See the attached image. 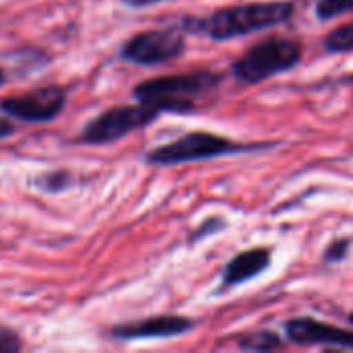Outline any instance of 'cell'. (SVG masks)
Instances as JSON below:
<instances>
[{"label": "cell", "mask_w": 353, "mask_h": 353, "mask_svg": "<svg viewBox=\"0 0 353 353\" xmlns=\"http://www.w3.org/2000/svg\"><path fill=\"white\" fill-rule=\"evenodd\" d=\"M294 2L273 0V2H248L238 6H225L213 10L203 19H188L182 29L205 33L213 41H228L232 37L248 35L254 31L277 27L294 17Z\"/></svg>", "instance_id": "cell-1"}, {"label": "cell", "mask_w": 353, "mask_h": 353, "mask_svg": "<svg viewBox=\"0 0 353 353\" xmlns=\"http://www.w3.org/2000/svg\"><path fill=\"white\" fill-rule=\"evenodd\" d=\"M221 83V77L213 70H194L172 77H157L143 81L134 87L132 95L141 103H149L163 112L186 114L194 112L199 97L215 91Z\"/></svg>", "instance_id": "cell-2"}, {"label": "cell", "mask_w": 353, "mask_h": 353, "mask_svg": "<svg viewBox=\"0 0 353 353\" xmlns=\"http://www.w3.org/2000/svg\"><path fill=\"white\" fill-rule=\"evenodd\" d=\"M302 60V43L290 37H267L250 46L238 60L232 62L234 77L244 85H256L277 77Z\"/></svg>", "instance_id": "cell-3"}, {"label": "cell", "mask_w": 353, "mask_h": 353, "mask_svg": "<svg viewBox=\"0 0 353 353\" xmlns=\"http://www.w3.org/2000/svg\"><path fill=\"white\" fill-rule=\"evenodd\" d=\"M256 149L254 145H240L230 141L228 137H219L213 132H188L168 145L151 149L145 159L151 165H178V163H190V161H201V159H213V157H223L232 153H242V151H252Z\"/></svg>", "instance_id": "cell-4"}, {"label": "cell", "mask_w": 353, "mask_h": 353, "mask_svg": "<svg viewBox=\"0 0 353 353\" xmlns=\"http://www.w3.org/2000/svg\"><path fill=\"white\" fill-rule=\"evenodd\" d=\"M161 112L149 103H137V105H116L93 118L83 132L79 134V143L83 145H103L118 141L126 137L128 132H134L147 124H151Z\"/></svg>", "instance_id": "cell-5"}, {"label": "cell", "mask_w": 353, "mask_h": 353, "mask_svg": "<svg viewBox=\"0 0 353 353\" xmlns=\"http://www.w3.org/2000/svg\"><path fill=\"white\" fill-rule=\"evenodd\" d=\"M186 39L178 29H149L132 35L120 50L126 62L155 66L176 60L184 54Z\"/></svg>", "instance_id": "cell-6"}, {"label": "cell", "mask_w": 353, "mask_h": 353, "mask_svg": "<svg viewBox=\"0 0 353 353\" xmlns=\"http://www.w3.org/2000/svg\"><path fill=\"white\" fill-rule=\"evenodd\" d=\"M66 105V91L58 85L37 87L19 95L0 99V112L21 122H50L62 114Z\"/></svg>", "instance_id": "cell-7"}, {"label": "cell", "mask_w": 353, "mask_h": 353, "mask_svg": "<svg viewBox=\"0 0 353 353\" xmlns=\"http://www.w3.org/2000/svg\"><path fill=\"white\" fill-rule=\"evenodd\" d=\"M194 329V321L186 316L176 314H163V316H151L137 323H124L116 325L110 331L112 339L118 341H137V339H168L178 337Z\"/></svg>", "instance_id": "cell-8"}, {"label": "cell", "mask_w": 353, "mask_h": 353, "mask_svg": "<svg viewBox=\"0 0 353 353\" xmlns=\"http://www.w3.org/2000/svg\"><path fill=\"white\" fill-rule=\"evenodd\" d=\"M285 335L298 345H331L341 350H353V331L319 323L314 319H294L285 325Z\"/></svg>", "instance_id": "cell-9"}, {"label": "cell", "mask_w": 353, "mask_h": 353, "mask_svg": "<svg viewBox=\"0 0 353 353\" xmlns=\"http://www.w3.org/2000/svg\"><path fill=\"white\" fill-rule=\"evenodd\" d=\"M271 250L269 248H250L244 250L240 254H236L223 269V279L221 285L228 288H236L242 285L259 275H263L269 265H271Z\"/></svg>", "instance_id": "cell-10"}, {"label": "cell", "mask_w": 353, "mask_h": 353, "mask_svg": "<svg viewBox=\"0 0 353 353\" xmlns=\"http://www.w3.org/2000/svg\"><path fill=\"white\" fill-rule=\"evenodd\" d=\"M72 176L66 170H54V172H43L33 178V186L41 192H62L70 186Z\"/></svg>", "instance_id": "cell-11"}, {"label": "cell", "mask_w": 353, "mask_h": 353, "mask_svg": "<svg viewBox=\"0 0 353 353\" xmlns=\"http://www.w3.org/2000/svg\"><path fill=\"white\" fill-rule=\"evenodd\" d=\"M325 50L331 54H345L353 50V23L341 25L337 29H333L327 37H325Z\"/></svg>", "instance_id": "cell-12"}, {"label": "cell", "mask_w": 353, "mask_h": 353, "mask_svg": "<svg viewBox=\"0 0 353 353\" xmlns=\"http://www.w3.org/2000/svg\"><path fill=\"white\" fill-rule=\"evenodd\" d=\"M242 350H250V352H269V350H277L281 347V339L271 333V331H261L254 335H248L240 341Z\"/></svg>", "instance_id": "cell-13"}, {"label": "cell", "mask_w": 353, "mask_h": 353, "mask_svg": "<svg viewBox=\"0 0 353 353\" xmlns=\"http://www.w3.org/2000/svg\"><path fill=\"white\" fill-rule=\"evenodd\" d=\"M353 10V0H319L316 17L321 21H331Z\"/></svg>", "instance_id": "cell-14"}, {"label": "cell", "mask_w": 353, "mask_h": 353, "mask_svg": "<svg viewBox=\"0 0 353 353\" xmlns=\"http://www.w3.org/2000/svg\"><path fill=\"white\" fill-rule=\"evenodd\" d=\"M350 246H352V240H347V238H337V240H333V242L327 246V250H325V261H327V263H339V261H343V259L347 256Z\"/></svg>", "instance_id": "cell-15"}, {"label": "cell", "mask_w": 353, "mask_h": 353, "mask_svg": "<svg viewBox=\"0 0 353 353\" xmlns=\"http://www.w3.org/2000/svg\"><path fill=\"white\" fill-rule=\"evenodd\" d=\"M23 347V343H21V339H19V335L14 333V331H10V329H4V327H0V352H19Z\"/></svg>", "instance_id": "cell-16"}, {"label": "cell", "mask_w": 353, "mask_h": 353, "mask_svg": "<svg viewBox=\"0 0 353 353\" xmlns=\"http://www.w3.org/2000/svg\"><path fill=\"white\" fill-rule=\"evenodd\" d=\"M225 223H223V219H209V221H205L201 228H199V232L194 234V238L192 240H201L203 236H209V234H213V232H217L219 228H223Z\"/></svg>", "instance_id": "cell-17"}, {"label": "cell", "mask_w": 353, "mask_h": 353, "mask_svg": "<svg viewBox=\"0 0 353 353\" xmlns=\"http://www.w3.org/2000/svg\"><path fill=\"white\" fill-rule=\"evenodd\" d=\"M122 2L132 6V8H143V6H151V4H157V2H163V0H122Z\"/></svg>", "instance_id": "cell-18"}, {"label": "cell", "mask_w": 353, "mask_h": 353, "mask_svg": "<svg viewBox=\"0 0 353 353\" xmlns=\"http://www.w3.org/2000/svg\"><path fill=\"white\" fill-rule=\"evenodd\" d=\"M14 132V126L8 122V120H2L0 118V139H6L8 134H12Z\"/></svg>", "instance_id": "cell-19"}, {"label": "cell", "mask_w": 353, "mask_h": 353, "mask_svg": "<svg viewBox=\"0 0 353 353\" xmlns=\"http://www.w3.org/2000/svg\"><path fill=\"white\" fill-rule=\"evenodd\" d=\"M4 83H6V72H4V70L0 68V87H2Z\"/></svg>", "instance_id": "cell-20"}, {"label": "cell", "mask_w": 353, "mask_h": 353, "mask_svg": "<svg viewBox=\"0 0 353 353\" xmlns=\"http://www.w3.org/2000/svg\"><path fill=\"white\" fill-rule=\"evenodd\" d=\"M350 321H352V325H353V314H352V316H350Z\"/></svg>", "instance_id": "cell-21"}]
</instances>
